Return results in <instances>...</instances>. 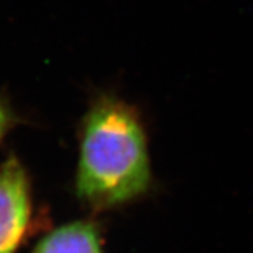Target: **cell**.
Masks as SVG:
<instances>
[{
    "instance_id": "7a4b0ae2",
    "label": "cell",
    "mask_w": 253,
    "mask_h": 253,
    "mask_svg": "<svg viewBox=\"0 0 253 253\" xmlns=\"http://www.w3.org/2000/svg\"><path fill=\"white\" fill-rule=\"evenodd\" d=\"M33 217L27 169L16 155L0 163V253H16Z\"/></svg>"
},
{
    "instance_id": "277c9868",
    "label": "cell",
    "mask_w": 253,
    "mask_h": 253,
    "mask_svg": "<svg viewBox=\"0 0 253 253\" xmlns=\"http://www.w3.org/2000/svg\"><path fill=\"white\" fill-rule=\"evenodd\" d=\"M21 123H24V118L14 109L7 93L0 91V145L3 144L10 131H13Z\"/></svg>"
},
{
    "instance_id": "6da1fadb",
    "label": "cell",
    "mask_w": 253,
    "mask_h": 253,
    "mask_svg": "<svg viewBox=\"0 0 253 253\" xmlns=\"http://www.w3.org/2000/svg\"><path fill=\"white\" fill-rule=\"evenodd\" d=\"M76 196L93 211L128 204L148 193L152 169L139 110L111 91L96 93L83 113Z\"/></svg>"
},
{
    "instance_id": "3957f363",
    "label": "cell",
    "mask_w": 253,
    "mask_h": 253,
    "mask_svg": "<svg viewBox=\"0 0 253 253\" xmlns=\"http://www.w3.org/2000/svg\"><path fill=\"white\" fill-rule=\"evenodd\" d=\"M33 253H104V251L93 222L73 221L41 238Z\"/></svg>"
}]
</instances>
